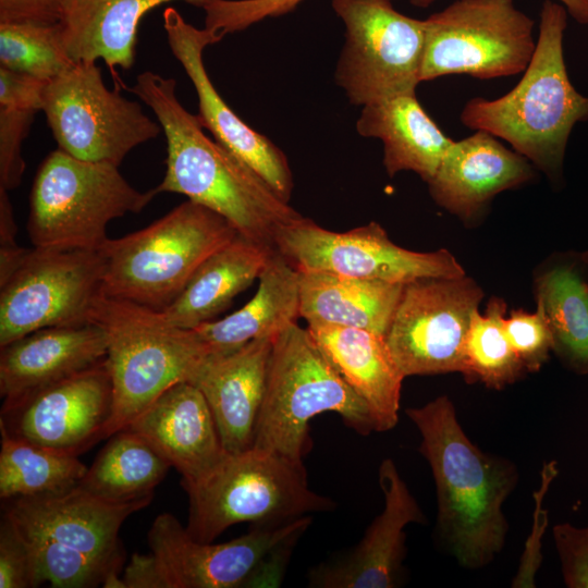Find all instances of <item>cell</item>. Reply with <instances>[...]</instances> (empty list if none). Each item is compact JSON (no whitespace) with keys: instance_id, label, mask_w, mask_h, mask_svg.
<instances>
[{"instance_id":"22","label":"cell","mask_w":588,"mask_h":588,"mask_svg":"<svg viewBox=\"0 0 588 588\" xmlns=\"http://www.w3.org/2000/svg\"><path fill=\"white\" fill-rule=\"evenodd\" d=\"M272 340L259 338L235 351L208 355L188 381L205 396L228 453L253 448Z\"/></svg>"},{"instance_id":"45","label":"cell","mask_w":588,"mask_h":588,"mask_svg":"<svg viewBox=\"0 0 588 588\" xmlns=\"http://www.w3.org/2000/svg\"><path fill=\"white\" fill-rule=\"evenodd\" d=\"M434 0H409L412 5L428 8ZM579 24L588 25V0H558Z\"/></svg>"},{"instance_id":"46","label":"cell","mask_w":588,"mask_h":588,"mask_svg":"<svg viewBox=\"0 0 588 588\" xmlns=\"http://www.w3.org/2000/svg\"><path fill=\"white\" fill-rule=\"evenodd\" d=\"M583 252H584L585 256L588 258V248L583 250Z\"/></svg>"},{"instance_id":"34","label":"cell","mask_w":588,"mask_h":588,"mask_svg":"<svg viewBox=\"0 0 588 588\" xmlns=\"http://www.w3.org/2000/svg\"><path fill=\"white\" fill-rule=\"evenodd\" d=\"M73 63L62 44L60 23H0V68L49 82Z\"/></svg>"},{"instance_id":"13","label":"cell","mask_w":588,"mask_h":588,"mask_svg":"<svg viewBox=\"0 0 588 588\" xmlns=\"http://www.w3.org/2000/svg\"><path fill=\"white\" fill-rule=\"evenodd\" d=\"M102 277L99 250L27 248L0 282V347L39 329L90 323Z\"/></svg>"},{"instance_id":"26","label":"cell","mask_w":588,"mask_h":588,"mask_svg":"<svg viewBox=\"0 0 588 588\" xmlns=\"http://www.w3.org/2000/svg\"><path fill=\"white\" fill-rule=\"evenodd\" d=\"M176 0H65L60 22L62 44L73 62L103 60L131 69L137 30L152 9ZM199 8L201 0H182Z\"/></svg>"},{"instance_id":"30","label":"cell","mask_w":588,"mask_h":588,"mask_svg":"<svg viewBox=\"0 0 588 588\" xmlns=\"http://www.w3.org/2000/svg\"><path fill=\"white\" fill-rule=\"evenodd\" d=\"M274 252L237 235L199 266L174 302L159 310L161 317L183 329L212 320L259 278Z\"/></svg>"},{"instance_id":"6","label":"cell","mask_w":588,"mask_h":588,"mask_svg":"<svg viewBox=\"0 0 588 588\" xmlns=\"http://www.w3.org/2000/svg\"><path fill=\"white\" fill-rule=\"evenodd\" d=\"M90 323L102 329L112 387L105 438L125 429L172 385L189 381L209 355L193 329L174 327L159 310L103 293Z\"/></svg>"},{"instance_id":"33","label":"cell","mask_w":588,"mask_h":588,"mask_svg":"<svg viewBox=\"0 0 588 588\" xmlns=\"http://www.w3.org/2000/svg\"><path fill=\"white\" fill-rule=\"evenodd\" d=\"M506 303L492 296L483 314L471 317L465 342L463 376L468 382L478 381L487 388L502 390L525 372L504 329Z\"/></svg>"},{"instance_id":"16","label":"cell","mask_w":588,"mask_h":588,"mask_svg":"<svg viewBox=\"0 0 588 588\" xmlns=\"http://www.w3.org/2000/svg\"><path fill=\"white\" fill-rule=\"evenodd\" d=\"M112 409L106 358L2 411L0 424L26 441L78 455L105 438Z\"/></svg>"},{"instance_id":"11","label":"cell","mask_w":588,"mask_h":588,"mask_svg":"<svg viewBox=\"0 0 588 588\" xmlns=\"http://www.w3.org/2000/svg\"><path fill=\"white\" fill-rule=\"evenodd\" d=\"M345 27L335 83L351 103L367 106L416 94L425 23L396 11L390 0H331Z\"/></svg>"},{"instance_id":"32","label":"cell","mask_w":588,"mask_h":588,"mask_svg":"<svg viewBox=\"0 0 588 588\" xmlns=\"http://www.w3.org/2000/svg\"><path fill=\"white\" fill-rule=\"evenodd\" d=\"M0 432L1 499L60 492L78 485L87 470L75 454L21 439L1 424Z\"/></svg>"},{"instance_id":"7","label":"cell","mask_w":588,"mask_h":588,"mask_svg":"<svg viewBox=\"0 0 588 588\" xmlns=\"http://www.w3.org/2000/svg\"><path fill=\"white\" fill-rule=\"evenodd\" d=\"M237 235L225 218L187 199L148 226L103 243L102 293L162 310L199 266Z\"/></svg>"},{"instance_id":"8","label":"cell","mask_w":588,"mask_h":588,"mask_svg":"<svg viewBox=\"0 0 588 588\" xmlns=\"http://www.w3.org/2000/svg\"><path fill=\"white\" fill-rule=\"evenodd\" d=\"M182 486L188 495L185 527L201 542L238 523L279 525L335 507L309 488L304 464L256 448L226 452L207 474Z\"/></svg>"},{"instance_id":"19","label":"cell","mask_w":588,"mask_h":588,"mask_svg":"<svg viewBox=\"0 0 588 588\" xmlns=\"http://www.w3.org/2000/svg\"><path fill=\"white\" fill-rule=\"evenodd\" d=\"M384 506L353 550L314 568L309 584L320 588H393L405 554L404 528L425 524V515L401 477L394 462L385 458L379 467Z\"/></svg>"},{"instance_id":"21","label":"cell","mask_w":588,"mask_h":588,"mask_svg":"<svg viewBox=\"0 0 588 588\" xmlns=\"http://www.w3.org/2000/svg\"><path fill=\"white\" fill-rule=\"evenodd\" d=\"M106 355L105 332L95 323L44 328L7 344L0 354L2 411Z\"/></svg>"},{"instance_id":"43","label":"cell","mask_w":588,"mask_h":588,"mask_svg":"<svg viewBox=\"0 0 588 588\" xmlns=\"http://www.w3.org/2000/svg\"><path fill=\"white\" fill-rule=\"evenodd\" d=\"M65 0H0V23L59 24Z\"/></svg>"},{"instance_id":"38","label":"cell","mask_w":588,"mask_h":588,"mask_svg":"<svg viewBox=\"0 0 588 588\" xmlns=\"http://www.w3.org/2000/svg\"><path fill=\"white\" fill-rule=\"evenodd\" d=\"M559 474L556 461L542 464L540 482L532 493L534 510L529 535L525 541L517 572L512 580L513 588L536 587V575L542 563V538L549 524V513L543 503L546 495Z\"/></svg>"},{"instance_id":"41","label":"cell","mask_w":588,"mask_h":588,"mask_svg":"<svg viewBox=\"0 0 588 588\" xmlns=\"http://www.w3.org/2000/svg\"><path fill=\"white\" fill-rule=\"evenodd\" d=\"M552 535L565 586L588 588V526L561 523L553 526Z\"/></svg>"},{"instance_id":"25","label":"cell","mask_w":588,"mask_h":588,"mask_svg":"<svg viewBox=\"0 0 588 588\" xmlns=\"http://www.w3.org/2000/svg\"><path fill=\"white\" fill-rule=\"evenodd\" d=\"M531 284L552 332V353L571 372L588 375V258L583 250L553 252L536 266Z\"/></svg>"},{"instance_id":"27","label":"cell","mask_w":588,"mask_h":588,"mask_svg":"<svg viewBox=\"0 0 588 588\" xmlns=\"http://www.w3.org/2000/svg\"><path fill=\"white\" fill-rule=\"evenodd\" d=\"M356 130L383 144V166L390 177L412 171L428 183L453 143L426 112L416 94L364 106Z\"/></svg>"},{"instance_id":"44","label":"cell","mask_w":588,"mask_h":588,"mask_svg":"<svg viewBox=\"0 0 588 588\" xmlns=\"http://www.w3.org/2000/svg\"><path fill=\"white\" fill-rule=\"evenodd\" d=\"M17 228L8 191L0 187V250L17 248Z\"/></svg>"},{"instance_id":"14","label":"cell","mask_w":588,"mask_h":588,"mask_svg":"<svg viewBox=\"0 0 588 588\" xmlns=\"http://www.w3.org/2000/svg\"><path fill=\"white\" fill-rule=\"evenodd\" d=\"M274 249L297 270H315L346 277L407 284L422 278L466 274L445 248L414 252L394 244L377 222L345 232L321 228L299 218L283 226Z\"/></svg>"},{"instance_id":"36","label":"cell","mask_w":588,"mask_h":588,"mask_svg":"<svg viewBox=\"0 0 588 588\" xmlns=\"http://www.w3.org/2000/svg\"><path fill=\"white\" fill-rule=\"evenodd\" d=\"M303 0H201L205 27L224 37L267 19L285 15ZM394 1V0H390Z\"/></svg>"},{"instance_id":"12","label":"cell","mask_w":588,"mask_h":588,"mask_svg":"<svg viewBox=\"0 0 588 588\" xmlns=\"http://www.w3.org/2000/svg\"><path fill=\"white\" fill-rule=\"evenodd\" d=\"M41 111L59 149L118 167L132 149L162 132L139 102L108 89L90 61L74 62L46 84Z\"/></svg>"},{"instance_id":"4","label":"cell","mask_w":588,"mask_h":588,"mask_svg":"<svg viewBox=\"0 0 588 588\" xmlns=\"http://www.w3.org/2000/svg\"><path fill=\"white\" fill-rule=\"evenodd\" d=\"M311 523L303 516L256 525L226 542L195 540L174 515H158L148 530L149 552L135 553L123 588H238L275 586L296 540Z\"/></svg>"},{"instance_id":"29","label":"cell","mask_w":588,"mask_h":588,"mask_svg":"<svg viewBox=\"0 0 588 588\" xmlns=\"http://www.w3.org/2000/svg\"><path fill=\"white\" fill-rule=\"evenodd\" d=\"M299 317L385 336L405 284L298 270Z\"/></svg>"},{"instance_id":"31","label":"cell","mask_w":588,"mask_h":588,"mask_svg":"<svg viewBox=\"0 0 588 588\" xmlns=\"http://www.w3.org/2000/svg\"><path fill=\"white\" fill-rule=\"evenodd\" d=\"M170 467L146 439L125 428L109 437L78 486L112 502L154 498Z\"/></svg>"},{"instance_id":"17","label":"cell","mask_w":588,"mask_h":588,"mask_svg":"<svg viewBox=\"0 0 588 588\" xmlns=\"http://www.w3.org/2000/svg\"><path fill=\"white\" fill-rule=\"evenodd\" d=\"M168 45L191 79L198 98V119L213 138L226 147L283 200L291 198L294 183L284 152L267 136L246 124L215 88L204 64V50L223 37L187 23L173 7L162 13Z\"/></svg>"},{"instance_id":"42","label":"cell","mask_w":588,"mask_h":588,"mask_svg":"<svg viewBox=\"0 0 588 588\" xmlns=\"http://www.w3.org/2000/svg\"><path fill=\"white\" fill-rule=\"evenodd\" d=\"M47 83L26 73L0 68V107L41 111Z\"/></svg>"},{"instance_id":"20","label":"cell","mask_w":588,"mask_h":588,"mask_svg":"<svg viewBox=\"0 0 588 588\" xmlns=\"http://www.w3.org/2000/svg\"><path fill=\"white\" fill-rule=\"evenodd\" d=\"M497 138L477 130L468 137L453 140L427 183L432 200L467 226L485 217L498 194L536 177L535 166Z\"/></svg>"},{"instance_id":"39","label":"cell","mask_w":588,"mask_h":588,"mask_svg":"<svg viewBox=\"0 0 588 588\" xmlns=\"http://www.w3.org/2000/svg\"><path fill=\"white\" fill-rule=\"evenodd\" d=\"M37 111L0 107V187L20 186L25 171L22 144L29 133Z\"/></svg>"},{"instance_id":"23","label":"cell","mask_w":588,"mask_h":588,"mask_svg":"<svg viewBox=\"0 0 588 588\" xmlns=\"http://www.w3.org/2000/svg\"><path fill=\"white\" fill-rule=\"evenodd\" d=\"M126 428L182 475V485L203 477L226 454L205 396L188 381L169 388Z\"/></svg>"},{"instance_id":"24","label":"cell","mask_w":588,"mask_h":588,"mask_svg":"<svg viewBox=\"0 0 588 588\" xmlns=\"http://www.w3.org/2000/svg\"><path fill=\"white\" fill-rule=\"evenodd\" d=\"M317 345L367 404L375 431H387L399 421L402 382L405 378L383 335L350 327L308 323Z\"/></svg>"},{"instance_id":"5","label":"cell","mask_w":588,"mask_h":588,"mask_svg":"<svg viewBox=\"0 0 588 588\" xmlns=\"http://www.w3.org/2000/svg\"><path fill=\"white\" fill-rule=\"evenodd\" d=\"M333 412L363 436L375 431L367 404L340 376L307 328L290 323L272 340L253 448L303 464L309 421Z\"/></svg>"},{"instance_id":"35","label":"cell","mask_w":588,"mask_h":588,"mask_svg":"<svg viewBox=\"0 0 588 588\" xmlns=\"http://www.w3.org/2000/svg\"><path fill=\"white\" fill-rule=\"evenodd\" d=\"M17 532L30 547L42 581L51 587L93 588L101 585L123 588L121 567L50 539Z\"/></svg>"},{"instance_id":"40","label":"cell","mask_w":588,"mask_h":588,"mask_svg":"<svg viewBox=\"0 0 588 588\" xmlns=\"http://www.w3.org/2000/svg\"><path fill=\"white\" fill-rule=\"evenodd\" d=\"M42 584L30 547L4 516L0 527V588H33Z\"/></svg>"},{"instance_id":"2","label":"cell","mask_w":588,"mask_h":588,"mask_svg":"<svg viewBox=\"0 0 588 588\" xmlns=\"http://www.w3.org/2000/svg\"><path fill=\"white\" fill-rule=\"evenodd\" d=\"M405 414L419 431V452L431 468L443 543L462 567L487 566L506 541L503 505L518 480L514 463L476 446L446 395Z\"/></svg>"},{"instance_id":"37","label":"cell","mask_w":588,"mask_h":588,"mask_svg":"<svg viewBox=\"0 0 588 588\" xmlns=\"http://www.w3.org/2000/svg\"><path fill=\"white\" fill-rule=\"evenodd\" d=\"M504 329L526 372H537L548 362L553 348L550 326L542 310L513 309L506 314Z\"/></svg>"},{"instance_id":"18","label":"cell","mask_w":588,"mask_h":588,"mask_svg":"<svg viewBox=\"0 0 588 588\" xmlns=\"http://www.w3.org/2000/svg\"><path fill=\"white\" fill-rule=\"evenodd\" d=\"M151 500L112 502L76 485L60 492L14 498L4 516L23 534L50 539L122 567L120 529L128 516Z\"/></svg>"},{"instance_id":"15","label":"cell","mask_w":588,"mask_h":588,"mask_svg":"<svg viewBox=\"0 0 588 588\" xmlns=\"http://www.w3.org/2000/svg\"><path fill=\"white\" fill-rule=\"evenodd\" d=\"M483 296L466 274L405 284L384 336L403 375L463 373L467 332Z\"/></svg>"},{"instance_id":"1","label":"cell","mask_w":588,"mask_h":588,"mask_svg":"<svg viewBox=\"0 0 588 588\" xmlns=\"http://www.w3.org/2000/svg\"><path fill=\"white\" fill-rule=\"evenodd\" d=\"M173 78L145 71L128 88L155 113L167 140L157 194L177 193L225 218L238 235L273 250L279 231L303 216L244 161L204 133L175 94Z\"/></svg>"},{"instance_id":"3","label":"cell","mask_w":588,"mask_h":588,"mask_svg":"<svg viewBox=\"0 0 588 588\" xmlns=\"http://www.w3.org/2000/svg\"><path fill=\"white\" fill-rule=\"evenodd\" d=\"M567 15L562 3L544 0L536 50L518 84L495 99H469L460 114L464 126L507 142L555 189L565 185L571 133L577 123L588 122V96L573 86L564 61Z\"/></svg>"},{"instance_id":"9","label":"cell","mask_w":588,"mask_h":588,"mask_svg":"<svg viewBox=\"0 0 588 588\" xmlns=\"http://www.w3.org/2000/svg\"><path fill=\"white\" fill-rule=\"evenodd\" d=\"M158 195L140 192L108 162L77 159L57 148L41 162L29 194L27 231L35 247L98 250L107 225L140 212Z\"/></svg>"},{"instance_id":"10","label":"cell","mask_w":588,"mask_h":588,"mask_svg":"<svg viewBox=\"0 0 588 588\" xmlns=\"http://www.w3.org/2000/svg\"><path fill=\"white\" fill-rule=\"evenodd\" d=\"M424 23L420 82L455 74L516 75L536 50L535 21L514 0H455Z\"/></svg>"},{"instance_id":"28","label":"cell","mask_w":588,"mask_h":588,"mask_svg":"<svg viewBox=\"0 0 588 588\" xmlns=\"http://www.w3.org/2000/svg\"><path fill=\"white\" fill-rule=\"evenodd\" d=\"M299 318V273L274 252L258 278L255 295L220 320L193 328L209 355L225 354L259 338H274Z\"/></svg>"}]
</instances>
